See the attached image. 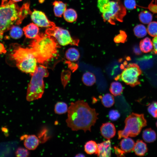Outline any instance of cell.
Listing matches in <instances>:
<instances>
[{
    "mask_svg": "<svg viewBox=\"0 0 157 157\" xmlns=\"http://www.w3.org/2000/svg\"><path fill=\"white\" fill-rule=\"evenodd\" d=\"M124 6L128 10H133L136 7V3L135 0H124Z\"/></svg>",
    "mask_w": 157,
    "mask_h": 157,
    "instance_id": "obj_35",
    "label": "cell"
},
{
    "mask_svg": "<svg viewBox=\"0 0 157 157\" xmlns=\"http://www.w3.org/2000/svg\"><path fill=\"white\" fill-rule=\"evenodd\" d=\"M68 108L67 105L66 103L58 101L55 105L54 111L56 114L62 115L67 112Z\"/></svg>",
    "mask_w": 157,
    "mask_h": 157,
    "instance_id": "obj_27",
    "label": "cell"
},
{
    "mask_svg": "<svg viewBox=\"0 0 157 157\" xmlns=\"http://www.w3.org/2000/svg\"><path fill=\"white\" fill-rule=\"evenodd\" d=\"M6 52V50L5 49L3 45L0 43V53H5Z\"/></svg>",
    "mask_w": 157,
    "mask_h": 157,
    "instance_id": "obj_40",
    "label": "cell"
},
{
    "mask_svg": "<svg viewBox=\"0 0 157 157\" xmlns=\"http://www.w3.org/2000/svg\"><path fill=\"white\" fill-rule=\"evenodd\" d=\"M53 11L55 16L61 17L67 9V5L66 3L59 1H55L53 3Z\"/></svg>",
    "mask_w": 157,
    "mask_h": 157,
    "instance_id": "obj_16",
    "label": "cell"
},
{
    "mask_svg": "<svg viewBox=\"0 0 157 157\" xmlns=\"http://www.w3.org/2000/svg\"><path fill=\"white\" fill-rule=\"evenodd\" d=\"M127 39V34L124 31L121 30L119 33L115 37L114 41L117 43H124Z\"/></svg>",
    "mask_w": 157,
    "mask_h": 157,
    "instance_id": "obj_32",
    "label": "cell"
},
{
    "mask_svg": "<svg viewBox=\"0 0 157 157\" xmlns=\"http://www.w3.org/2000/svg\"><path fill=\"white\" fill-rule=\"evenodd\" d=\"M45 33L54 37L62 46L68 44L78 46L79 42V40L72 37L68 30L56 26L47 28Z\"/></svg>",
    "mask_w": 157,
    "mask_h": 157,
    "instance_id": "obj_8",
    "label": "cell"
},
{
    "mask_svg": "<svg viewBox=\"0 0 157 157\" xmlns=\"http://www.w3.org/2000/svg\"><path fill=\"white\" fill-rule=\"evenodd\" d=\"M133 51L135 55H140L142 53L141 51L140 47L138 46H135L133 48Z\"/></svg>",
    "mask_w": 157,
    "mask_h": 157,
    "instance_id": "obj_39",
    "label": "cell"
},
{
    "mask_svg": "<svg viewBox=\"0 0 157 157\" xmlns=\"http://www.w3.org/2000/svg\"><path fill=\"white\" fill-rule=\"evenodd\" d=\"M115 152L116 154L118 156H124V154L125 153L121 149H120L117 147H114Z\"/></svg>",
    "mask_w": 157,
    "mask_h": 157,
    "instance_id": "obj_38",
    "label": "cell"
},
{
    "mask_svg": "<svg viewBox=\"0 0 157 157\" xmlns=\"http://www.w3.org/2000/svg\"><path fill=\"white\" fill-rule=\"evenodd\" d=\"M156 126L157 127V121L156 122Z\"/></svg>",
    "mask_w": 157,
    "mask_h": 157,
    "instance_id": "obj_45",
    "label": "cell"
},
{
    "mask_svg": "<svg viewBox=\"0 0 157 157\" xmlns=\"http://www.w3.org/2000/svg\"><path fill=\"white\" fill-rule=\"evenodd\" d=\"M123 90V87L120 83L114 81L111 83L109 91L113 95L115 96L120 95Z\"/></svg>",
    "mask_w": 157,
    "mask_h": 157,
    "instance_id": "obj_24",
    "label": "cell"
},
{
    "mask_svg": "<svg viewBox=\"0 0 157 157\" xmlns=\"http://www.w3.org/2000/svg\"><path fill=\"white\" fill-rule=\"evenodd\" d=\"M84 150L87 154L97 155L98 152V144L94 141H88L84 145Z\"/></svg>",
    "mask_w": 157,
    "mask_h": 157,
    "instance_id": "obj_19",
    "label": "cell"
},
{
    "mask_svg": "<svg viewBox=\"0 0 157 157\" xmlns=\"http://www.w3.org/2000/svg\"><path fill=\"white\" fill-rule=\"evenodd\" d=\"M102 104L106 107L109 108L114 104L115 100L113 96L109 93H107L103 96H100Z\"/></svg>",
    "mask_w": 157,
    "mask_h": 157,
    "instance_id": "obj_26",
    "label": "cell"
},
{
    "mask_svg": "<svg viewBox=\"0 0 157 157\" xmlns=\"http://www.w3.org/2000/svg\"><path fill=\"white\" fill-rule=\"evenodd\" d=\"M135 143L129 137L124 138L120 142L121 149L125 153H129L133 150Z\"/></svg>",
    "mask_w": 157,
    "mask_h": 157,
    "instance_id": "obj_15",
    "label": "cell"
},
{
    "mask_svg": "<svg viewBox=\"0 0 157 157\" xmlns=\"http://www.w3.org/2000/svg\"><path fill=\"white\" fill-rule=\"evenodd\" d=\"M23 30L26 37L29 38L35 39L39 34L38 27L33 23L24 27Z\"/></svg>",
    "mask_w": 157,
    "mask_h": 157,
    "instance_id": "obj_14",
    "label": "cell"
},
{
    "mask_svg": "<svg viewBox=\"0 0 157 157\" xmlns=\"http://www.w3.org/2000/svg\"><path fill=\"white\" fill-rule=\"evenodd\" d=\"M66 58L69 62H76L79 59L80 54L78 50L74 48L68 49L65 53Z\"/></svg>",
    "mask_w": 157,
    "mask_h": 157,
    "instance_id": "obj_18",
    "label": "cell"
},
{
    "mask_svg": "<svg viewBox=\"0 0 157 157\" xmlns=\"http://www.w3.org/2000/svg\"><path fill=\"white\" fill-rule=\"evenodd\" d=\"M139 18L140 22L144 24H148L151 22L152 15L149 11L145 10L141 12L139 15Z\"/></svg>",
    "mask_w": 157,
    "mask_h": 157,
    "instance_id": "obj_29",
    "label": "cell"
},
{
    "mask_svg": "<svg viewBox=\"0 0 157 157\" xmlns=\"http://www.w3.org/2000/svg\"><path fill=\"white\" fill-rule=\"evenodd\" d=\"M147 31L150 36L154 37L157 36V22L154 21L149 23Z\"/></svg>",
    "mask_w": 157,
    "mask_h": 157,
    "instance_id": "obj_31",
    "label": "cell"
},
{
    "mask_svg": "<svg viewBox=\"0 0 157 157\" xmlns=\"http://www.w3.org/2000/svg\"><path fill=\"white\" fill-rule=\"evenodd\" d=\"M14 2H17L22 1V0H11Z\"/></svg>",
    "mask_w": 157,
    "mask_h": 157,
    "instance_id": "obj_43",
    "label": "cell"
},
{
    "mask_svg": "<svg viewBox=\"0 0 157 157\" xmlns=\"http://www.w3.org/2000/svg\"><path fill=\"white\" fill-rule=\"evenodd\" d=\"M98 144V152L97 155L100 157L111 156V147L110 140H107Z\"/></svg>",
    "mask_w": 157,
    "mask_h": 157,
    "instance_id": "obj_13",
    "label": "cell"
},
{
    "mask_svg": "<svg viewBox=\"0 0 157 157\" xmlns=\"http://www.w3.org/2000/svg\"><path fill=\"white\" fill-rule=\"evenodd\" d=\"M154 49L153 51V53L157 54V36L155 37L152 40Z\"/></svg>",
    "mask_w": 157,
    "mask_h": 157,
    "instance_id": "obj_37",
    "label": "cell"
},
{
    "mask_svg": "<svg viewBox=\"0 0 157 157\" xmlns=\"http://www.w3.org/2000/svg\"><path fill=\"white\" fill-rule=\"evenodd\" d=\"M133 30L135 35L138 38L144 37L146 35L147 32L146 27L141 24L136 26Z\"/></svg>",
    "mask_w": 157,
    "mask_h": 157,
    "instance_id": "obj_28",
    "label": "cell"
},
{
    "mask_svg": "<svg viewBox=\"0 0 157 157\" xmlns=\"http://www.w3.org/2000/svg\"><path fill=\"white\" fill-rule=\"evenodd\" d=\"M82 80L83 83L86 85L91 86L96 82V78L93 74L87 72L83 74Z\"/></svg>",
    "mask_w": 157,
    "mask_h": 157,
    "instance_id": "obj_23",
    "label": "cell"
},
{
    "mask_svg": "<svg viewBox=\"0 0 157 157\" xmlns=\"http://www.w3.org/2000/svg\"><path fill=\"white\" fill-rule=\"evenodd\" d=\"M139 47L142 52L145 53L149 52L153 48L152 42L150 38L146 37L140 41Z\"/></svg>",
    "mask_w": 157,
    "mask_h": 157,
    "instance_id": "obj_21",
    "label": "cell"
},
{
    "mask_svg": "<svg viewBox=\"0 0 157 157\" xmlns=\"http://www.w3.org/2000/svg\"><path fill=\"white\" fill-rule=\"evenodd\" d=\"M148 111L154 117L157 118V102H152L148 106Z\"/></svg>",
    "mask_w": 157,
    "mask_h": 157,
    "instance_id": "obj_33",
    "label": "cell"
},
{
    "mask_svg": "<svg viewBox=\"0 0 157 157\" xmlns=\"http://www.w3.org/2000/svg\"><path fill=\"white\" fill-rule=\"evenodd\" d=\"M31 15L32 20L38 27L49 28L56 26L55 24L49 20L42 11L34 9Z\"/></svg>",
    "mask_w": 157,
    "mask_h": 157,
    "instance_id": "obj_10",
    "label": "cell"
},
{
    "mask_svg": "<svg viewBox=\"0 0 157 157\" xmlns=\"http://www.w3.org/2000/svg\"><path fill=\"white\" fill-rule=\"evenodd\" d=\"M31 78L27 89L26 99L31 101L41 98L44 92L43 78L49 75L46 67L40 65L31 75Z\"/></svg>",
    "mask_w": 157,
    "mask_h": 157,
    "instance_id": "obj_4",
    "label": "cell"
},
{
    "mask_svg": "<svg viewBox=\"0 0 157 157\" xmlns=\"http://www.w3.org/2000/svg\"><path fill=\"white\" fill-rule=\"evenodd\" d=\"M112 4V1L110 0H98L97 7L102 14L110 12Z\"/></svg>",
    "mask_w": 157,
    "mask_h": 157,
    "instance_id": "obj_20",
    "label": "cell"
},
{
    "mask_svg": "<svg viewBox=\"0 0 157 157\" xmlns=\"http://www.w3.org/2000/svg\"><path fill=\"white\" fill-rule=\"evenodd\" d=\"M120 114L118 111L116 110H111L108 114L109 119L113 121H115L118 119L120 117Z\"/></svg>",
    "mask_w": 157,
    "mask_h": 157,
    "instance_id": "obj_36",
    "label": "cell"
},
{
    "mask_svg": "<svg viewBox=\"0 0 157 157\" xmlns=\"http://www.w3.org/2000/svg\"><path fill=\"white\" fill-rule=\"evenodd\" d=\"M16 156L19 157H26L30 154L28 149L22 147H19L17 149L15 153Z\"/></svg>",
    "mask_w": 157,
    "mask_h": 157,
    "instance_id": "obj_34",
    "label": "cell"
},
{
    "mask_svg": "<svg viewBox=\"0 0 157 157\" xmlns=\"http://www.w3.org/2000/svg\"><path fill=\"white\" fill-rule=\"evenodd\" d=\"M3 33L0 31V40L2 39Z\"/></svg>",
    "mask_w": 157,
    "mask_h": 157,
    "instance_id": "obj_42",
    "label": "cell"
},
{
    "mask_svg": "<svg viewBox=\"0 0 157 157\" xmlns=\"http://www.w3.org/2000/svg\"><path fill=\"white\" fill-rule=\"evenodd\" d=\"M125 67L124 66L121 74L115 79L117 80L120 78L126 84L132 87L140 85L139 78L142 72L138 65L135 63H130Z\"/></svg>",
    "mask_w": 157,
    "mask_h": 157,
    "instance_id": "obj_7",
    "label": "cell"
},
{
    "mask_svg": "<svg viewBox=\"0 0 157 157\" xmlns=\"http://www.w3.org/2000/svg\"><path fill=\"white\" fill-rule=\"evenodd\" d=\"M124 129L118 131V139L129 137H135L140 132L143 127L147 125V122L143 114L133 113L129 115L125 120Z\"/></svg>",
    "mask_w": 157,
    "mask_h": 157,
    "instance_id": "obj_5",
    "label": "cell"
},
{
    "mask_svg": "<svg viewBox=\"0 0 157 157\" xmlns=\"http://www.w3.org/2000/svg\"><path fill=\"white\" fill-rule=\"evenodd\" d=\"M58 42L53 37L43 33L31 42L29 46L33 50L38 62L43 63L53 57L59 47Z\"/></svg>",
    "mask_w": 157,
    "mask_h": 157,
    "instance_id": "obj_2",
    "label": "cell"
},
{
    "mask_svg": "<svg viewBox=\"0 0 157 157\" xmlns=\"http://www.w3.org/2000/svg\"><path fill=\"white\" fill-rule=\"evenodd\" d=\"M85 156L84 155V154H81V153H79L76 155L75 157H85Z\"/></svg>",
    "mask_w": 157,
    "mask_h": 157,
    "instance_id": "obj_41",
    "label": "cell"
},
{
    "mask_svg": "<svg viewBox=\"0 0 157 157\" xmlns=\"http://www.w3.org/2000/svg\"><path fill=\"white\" fill-rule=\"evenodd\" d=\"M66 122L67 126L74 131L83 130L85 132L91 131L98 119V113L83 100L70 103L68 108Z\"/></svg>",
    "mask_w": 157,
    "mask_h": 157,
    "instance_id": "obj_1",
    "label": "cell"
},
{
    "mask_svg": "<svg viewBox=\"0 0 157 157\" xmlns=\"http://www.w3.org/2000/svg\"><path fill=\"white\" fill-rule=\"evenodd\" d=\"M100 130L101 135L107 140H110L115 135V128L112 123L108 122L103 124Z\"/></svg>",
    "mask_w": 157,
    "mask_h": 157,
    "instance_id": "obj_12",
    "label": "cell"
},
{
    "mask_svg": "<svg viewBox=\"0 0 157 157\" xmlns=\"http://www.w3.org/2000/svg\"><path fill=\"white\" fill-rule=\"evenodd\" d=\"M10 29V35L12 38L13 39L19 38L23 35L22 30L19 26L13 25Z\"/></svg>",
    "mask_w": 157,
    "mask_h": 157,
    "instance_id": "obj_30",
    "label": "cell"
},
{
    "mask_svg": "<svg viewBox=\"0 0 157 157\" xmlns=\"http://www.w3.org/2000/svg\"><path fill=\"white\" fill-rule=\"evenodd\" d=\"M112 8L109 12L102 13V17L104 22L107 21L112 25L115 22H122L126 14V8L119 0L112 1Z\"/></svg>",
    "mask_w": 157,
    "mask_h": 157,
    "instance_id": "obj_9",
    "label": "cell"
},
{
    "mask_svg": "<svg viewBox=\"0 0 157 157\" xmlns=\"http://www.w3.org/2000/svg\"><path fill=\"white\" fill-rule=\"evenodd\" d=\"M65 19L67 22L70 23L76 21L77 15L76 11L72 8L67 9L63 14Z\"/></svg>",
    "mask_w": 157,
    "mask_h": 157,
    "instance_id": "obj_25",
    "label": "cell"
},
{
    "mask_svg": "<svg viewBox=\"0 0 157 157\" xmlns=\"http://www.w3.org/2000/svg\"><path fill=\"white\" fill-rule=\"evenodd\" d=\"M142 137L145 142L151 143L156 140V135L155 131L151 129L147 128L143 131Z\"/></svg>",
    "mask_w": 157,
    "mask_h": 157,
    "instance_id": "obj_22",
    "label": "cell"
},
{
    "mask_svg": "<svg viewBox=\"0 0 157 157\" xmlns=\"http://www.w3.org/2000/svg\"><path fill=\"white\" fill-rule=\"evenodd\" d=\"M12 57L16 62V66L22 71L32 74L37 67V60L33 49L17 47L14 49Z\"/></svg>",
    "mask_w": 157,
    "mask_h": 157,
    "instance_id": "obj_3",
    "label": "cell"
},
{
    "mask_svg": "<svg viewBox=\"0 0 157 157\" xmlns=\"http://www.w3.org/2000/svg\"><path fill=\"white\" fill-rule=\"evenodd\" d=\"M14 2L10 0L0 5V31L3 33L10 29L19 19L20 9Z\"/></svg>",
    "mask_w": 157,
    "mask_h": 157,
    "instance_id": "obj_6",
    "label": "cell"
},
{
    "mask_svg": "<svg viewBox=\"0 0 157 157\" xmlns=\"http://www.w3.org/2000/svg\"><path fill=\"white\" fill-rule=\"evenodd\" d=\"M21 140H24V145L28 150H34L38 146L40 140L35 135H24L22 136Z\"/></svg>",
    "mask_w": 157,
    "mask_h": 157,
    "instance_id": "obj_11",
    "label": "cell"
},
{
    "mask_svg": "<svg viewBox=\"0 0 157 157\" xmlns=\"http://www.w3.org/2000/svg\"><path fill=\"white\" fill-rule=\"evenodd\" d=\"M8 1V0H2L1 3H5L6 2H7Z\"/></svg>",
    "mask_w": 157,
    "mask_h": 157,
    "instance_id": "obj_44",
    "label": "cell"
},
{
    "mask_svg": "<svg viewBox=\"0 0 157 157\" xmlns=\"http://www.w3.org/2000/svg\"><path fill=\"white\" fill-rule=\"evenodd\" d=\"M133 151L137 155L143 156L147 152L148 149L146 144L144 142L138 140L135 143Z\"/></svg>",
    "mask_w": 157,
    "mask_h": 157,
    "instance_id": "obj_17",
    "label": "cell"
}]
</instances>
